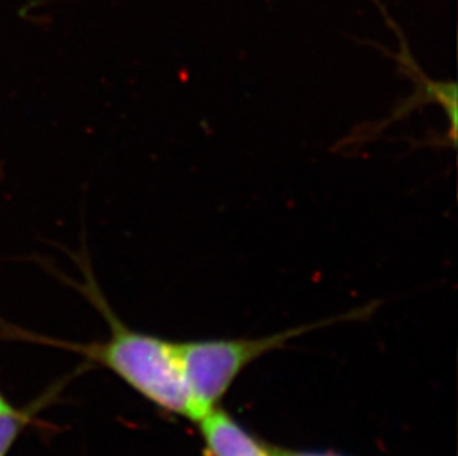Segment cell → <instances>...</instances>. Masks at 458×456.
<instances>
[{"label":"cell","instance_id":"6da1fadb","mask_svg":"<svg viewBox=\"0 0 458 456\" xmlns=\"http://www.w3.org/2000/svg\"><path fill=\"white\" fill-rule=\"evenodd\" d=\"M87 289L88 295L110 323L112 335L101 344L81 347V351L114 372L159 410L195 421L180 342L132 331L113 315L92 280Z\"/></svg>","mask_w":458,"mask_h":456},{"label":"cell","instance_id":"7a4b0ae2","mask_svg":"<svg viewBox=\"0 0 458 456\" xmlns=\"http://www.w3.org/2000/svg\"><path fill=\"white\" fill-rule=\"evenodd\" d=\"M378 306L380 301L369 302L365 307L331 319L290 327L286 331L259 338H220L180 342L182 370L195 412V421H199L208 412L218 408L239 375L257 359L316 329L331 326L338 322L367 319Z\"/></svg>","mask_w":458,"mask_h":456},{"label":"cell","instance_id":"3957f363","mask_svg":"<svg viewBox=\"0 0 458 456\" xmlns=\"http://www.w3.org/2000/svg\"><path fill=\"white\" fill-rule=\"evenodd\" d=\"M198 424L209 456H270L266 443L220 406L200 418Z\"/></svg>","mask_w":458,"mask_h":456},{"label":"cell","instance_id":"277c9868","mask_svg":"<svg viewBox=\"0 0 458 456\" xmlns=\"http://www.w3.org/2000/svg\"><path fill=\"white\" fill-rule=\"evenodd\" d=\"M29 418V413H22L17 410L0 415V456L8 455L9 449L17 440Z\"/></svg>","mask_w":458,"mask_h":456},{"label":"cell","instance_id":"5b68a950","mask_svg":"<svg viewBox=\"0 0 458 456\" xmlns=\"http://www.w3.org/2000/svg\"><path fill=\"white\" fill-rule=\"evenodd\" d=\"M266 448H267V452L270 456H342L333 452H313V451L281 448V446L267 443H266Z\"/></svg>","mask_w":458,"mask_h":456},{"label":"cell","instance_id":"8992f818","mask_svg":"<svg viewBox=\"0 0 458 456\" xmlns=\"http://www.w3.org/2000/svg\"><path fill=\"white\" fill-rule=\"evenodd\" d=\"M13 406L9 405V401L4 399L2 394H0V415H4V413L13 412Z\"/></svg>","mask_w":458,"mask_h":456}]
</instances>
